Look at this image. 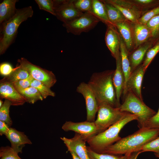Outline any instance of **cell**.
Segmentation results:
<instances>
[{"label":"cell","instance_id":"obj_16","mask_svg":"<svg viewBox=\"0 0 159 159\" xmlns=\"http://www.w3.org/2000/svg\"><path fill=\"white\" fill-rule=\"evenodd\" d=\"M0 96L1 98L10 101L13 106L22 105L26 102L25 99L15 89L12 83H0Z\"/></svg>","mask_w":159,"mask_h":159},{"label":"cell","instance_id":"obj_19","mask_svg":"<svg viewBox=\"0 0 159 159\" xmlns=\"http://www.w3.org/2000/svg\"><path fill=\"white\" fill-rule=\"evenodd\" d=\"M153 46L152 43L149 41L140 46L129 54L132 72L141 64L146 52Z\"/></svg>","mask_w":159,"mask_h":159},{"label":"cell","instance_id":"obj_43","mask_svg":"<svg viewBox=\"0 0 159 159\" xmlns=\"http://www.w3.org/2000/svg\"><path fill=\"white\" fill-rule=\"evenodd\" d=\"M10 127L5 122L0 121V135L6 136Z\"/></svg>","mask_w":159,"mask_h":159},{"label":"cell","instance_id":"obj_35","mask_svg":"<svg viewBox=\"0 0 159 159\" xmlns=\"http://www.w3.org/2000/svg\"><path fill=\"white\" fill-rule=\"evenodd\" d=\"M0 159H21L18 153L9 146H2L0 148Z\"/></svg>","mask_w":159,"mask_h":159},{"label":"cell","instance_id":"obj_32","mask_svg":"<svg viewBox=\"0 0 159 159\" xmlns=\"http://www.w3.org/2000/svg\"><path fill=\"white\" fill-rule=\"evenodd\" d=\"M105 1L130 10L137 15L139 19L143 15L142 13L131 2L130 0H105Z\"/></svg>","mask_w":159,"mask_h":159},{"label":"cell","instance_id":"obj_39","mask_svg":"<svg viewBox=\"0 0 159 159\" xmlns=\"http://www.w3.org/2000/svg\"><path fill=\"white\" fill-rule=\"evenodd\" d=\"M141 151L142 153L151 151L159 154V137L144 145Z\"/></svg>","mask_w":159,"mask_h":159},{"label":"cell","instance_id":"obj_12","mask_svg":"<svg viewBox=\"0 0 159 159\" xmlns=\"http://www.w3.org/2000/svg\"><path fill=\"white\" fill-rule=\"evenodd\" d=\"M145 72L142 64L132 72L125 84L122 93L124 96L128 91L130 90L140 99L143 100L141 87Z\"/></svg>","mask_w":159,"mask_h":159},{"label":"cell","instance_id":"obj_47","mask_svg":"<svg viewBox=\"0 0 159 159\" xmlns=\"http://www.w3.org/2000/svg\"><path fill=\"white\" fill-rule=\"evenodd\" d=\"M155 155L157 157L159 158V153H155Z\"/></svg>","mask_w":159,"mask_h":159},{"label":"cell","instance_id":"obj_8","mask_svg":"<svg viewBox=\"0 0 159 159\" xmlns=\"http://www.w3.org/2000/svg\"><path fill=\"white\" fill-rule=\"evenodd\" d=\"M100 21L89 12H85L73 20L62 25L68 33L80 35L93 29Z\"/></svg>","mask_w":159,"mask_h":159},{"label":"cell","instance_id":"obj_33","mask_svg":"<svg viewBox=\"0 0 159 159\" xmlns=\"http://www.w3.org/2000/svg\"><path fill=\"white\" fill-rule=\"evenodd\" d=\"M103 1L110 4L116 7L121 12L127 20L134 24L138 22L139 18L132 11L115 4L107 2L105 0Z\"/></svg>","mask_w":159,"mask_h":159},{"label":"cell","instance_id":"obj_28","mask_svg":"<svg viewBox=\"0 0 159 159\" xmlns=\"http://www.w3.org/2000/svg\"><path fill=\"white\" fill-rule=\"evenodd\" d=\"M130 0L142 13L143 15L148 11L159 6V0Z\"/></svg>","mask_w":159,"mask_h":159},{"label":"cell","instance_id":"obj_14","mask_svg":"<svg viewBox=\"0 0 159 159\" xmlns=\"http://www.w3.org/2000/svg\"><path fill=\"white\" fill-rule=\"evenodd\" d=\"M122 37L129 54L135 50L134 23L127 20L114 24Z\"/></svg>","mask_w":159,"mask_h":159},{"label":"cell","instance_id":"obj_23","mask_svg":"<svg viewBox=\"0 0 159 159\" xmlns=\"http://www.w3.org/2000/svg\"><path fill=\"white\" fill-rule=\"evenodd\" d=\"M120 50L122 67L125 78V84L132 72V71L128 57L129 52L125 43L121 36Z\"/></svg>","mask_w":159,"mask_h":159},{"label":"cell","instance_id":"obj_38","mask_svg":"<svg viewBox=\"0 0 159 159\" xmlns=\"http://www.w3.org/2000/svg\"><path fill=\"white\" fill-rule=\"evenodd\" d=\"M158 15H159V6L145 13L139 19L138 22L144 24H146L150 19Z\"/></svg>","mask_w":159,"mask_h":159},{"label":"cell","instance_id":"obj_44","mask_svg":"<svg viewBox=\"0 0 159 159\" xmlns=\"http://www.w3.org/2000/svg\"><path fill=\"white\" fill-rule=\"evenodd\" d=\"M141 153V151H138L132 153L129 159H137L138 155Z\"/></svg>","mask_w":159,"mask_h":159},{"label":"cell","instance_id":"obj_1","mask_svg":"<svg viewBox=\"0 0 159 159\" xmlns=\"http://www.w3.org/2000/svg\"><path fill=\"white\" fill-rule=\"evenodd\" d=\"M159 135V128L151 129L143 127L132 134L121 138L100 153L123 155L141 151L144 145Z\"/></svg>","mask_w":159,"mask_h":159},{"label":"cell","instance_id":"obj_3","mask_svg":"<svg viewBox=\"0 0 159 159\" xmlns=\"http://www.w3.org/2000/svg\"><path fill=\"white\" fill-rule=\"evenodd\" d=\"M137 119L135 115L127 113L107 129L88 139L87 142L89 146L94 151L100 153L121 139L119 133L126 124L133 120H137Z\"/></svg>","mask_w":159,"mask_h":159},{"label":"cell","instance_id":"obj_6","mask_svg":"<svg viewBox=\"0 0 159 159\" xmlns=\"http://www.w3.org/2000/svg\"><path fill=\"white\" fill-rule=\"evenodd\" d=\"M96 120L94 122L98 134L107 129L117 122L129 112L121 111L119 107L106 103L99 105Z\"/></svg>","mask_w":159,"mask_h":159},{"label":"cell","instance_id":"obj_18","mask_svg":"<svg viewBox=\"0 0 159 159\" xmlns=\"http://www.w3.org/2000/svg\"><path fill=\"white\" fill-rule=\"evenodd\" d=\"M115 60L116 68L114 71L112 80L117 102L120 106V99L124 88L125 80L122 67L120 54Z\"/></svg>","mask_w":159,"mask_h":159},{"label":"cell","instance_id":"obj_22","mask_svg":"<svg viewBox=\"0 0 159 159\" xmlns=\"http://www.w3.org/2000/svg\"><path fill=\"white\" fill-rule=\"evenodd\" d=\"M89 13L107 26L114 25L108 19L104 3L101 0H92L91 9Z\"/></svg>","mask_w":159,"mask_h":159},{"label":"cell","instance_id":"obj_29","mask_svg":"<svg viewBox=\"0 0 159 159\" xmlns=\"http://www.w3.org/2000/svg\"><path fill=\"white\" fill-rule=\"evenodd\" d=\"M87 152L90 159H129L131 154L116 155L96 153L87 146Z\"/></svg>","mask_w":159,"mask_h":159},{"label":"cell","instance_id":"obj_10","mask_svg":"<svg viewBox=\"0 0 159 159\" xmlns=\"http://www.w3.org/2000/svg\"><path fill=\"white\" fill-rule=\"evenodd\" d=\"M76 91L81 94L85 101L87 112V120L94 122L97 112L98 105L93 92L87 83L81 82L77 87Z\"/></svg>","mask_w":159,"mask_h":159},{"label":"cell","instance_id":"obj_46","mask_svg":"<svg viewBox=\"0 0 159 159\" xmlns=\"http://www.w3.org/2000/svg\"><path fill=\"white\" fill-rule=\"evenodd\" d=\"M3 102L1 100H0V108L3 105Z\"/></svg>","mask_w":159,"mask_h":159},{"label":"cell","instance_id":"obj_2","mask_svg":"<svg viewBox=\"0 0 159 159\" xmlns=\"http://www.w3.org/2000/svg\"><path fill=\"white\" fill-rule=\"evenodd\" d=\"M115 70H107L95 72L91 75L87 83L96 98L98 106L106 103L119 107L113 82Z\"/></svg>","mask_w":159,"mask_h":159},{"label":"cell","instance_id":"obj_45","mask_svg":"<svg viewBox=\"0 0 159 159\" xmlns=\"http://www.w3.org/2000/svg\"><path fill=\"white\" fill-rule=\"evenodd\" d=\"M68 151H69L71 154L72 159H80L72 151L69 150Z\"/></svg>","mask_w":159,"mask_h":159},{"label":"cell","instance_id":"obj_5","mask_svg":"<svg viewBox=\"0 0 159 159\" xmlns=\"http://www.w3.org/2000/svg\"><path fill=\"white\" fill-rule=\"evenodd\" d=\"M124 96L123 102L119 107L120 110L137 116L138 127L139 129L145 127L147 122L156 112L130 90L128 91Z\"/></svg>","mask_w":159,"mask_h":159},{"label":"cell","instance_id":"obj_11","mask_svg":"<svg viewBox=\"0 0 159 159\" xmlns=\"http://www.w3.org/2000/svg\"><path fill=\"white\" fill-rule=\"evenodd\" d=\"M65 132L72 131L80 135L86 140L98 134L94 122L87 120L80 122L66 121L62 126Z\"/></svg>","mask_w":159,"mask_h":159},{"label":"cell","instance_id":"obj_42","mask_svg":"<svg viewBox=\"0 0 159 159\" xmlns=\"http://www.w3.org/2000/svg\"><path fill=\"white\" fill-rule=\"evenodd\" d=\"M13 69L11 65L8 63L4 62L0 64V73L2 75L5 76L8 75Z\"/></svg>","mask_w":159,"mask_h":159},{"label":"cell","instance_id":"obj_20","mask_svg":"<svg viewBox=\"0 0 159 159\" xmlns=\"http://www.w3.org/2000/svg\"><path fill=\"white\" fill-rule=\"evenodd\" d=\"M134 36L135 50L149 41L151 37V32L146 24L138 22L134 24Z\"/></svg>","mask_w":159,"mask_h":159},{"label":"cell","instance_id":"obj_24","mask_svg":"<svg viewBox=\"0 0 159 159\" xmlns=\"http://www.w3.org/2000/svg\"><path fill=\"white\" fill-rule=\"evenodd\" d=\"M29 75L28 72L19 65L14 68L12 72L8 75L1 80L0 83H13L20 80L25 79Z\"/></svg>","mask_w":159,"mask_h":159},{"label":"cell","instance_id":"obj_30","mask_svg":"<svg viewBox=\"0 0 159 159\" xmlns=\"http://www.w3.org/2000/svg\"><path fill=\"white\" fill-rule=\"evenodd\" d=\"M12 105L11 102L5 99L0 108V121L5 122L9 127L12 124V120L9 116V108Z\"/></svg>","mask_w":159,"mask_h":159},{"label":"cell","instance_id":"obj_25","mask_svg":"<svg viewBox=\"0 0 159 159\" xmlns=\"http://www.w3.org/2000/svg\"><path fill=\"white\" fill-rule=\"evenodd\" d=\"M101 1L104 3L108 19L114 25L116 23L127 20L116 7L110 4Z\"/></svg>","mask_w":159,"mask_h":159},{"label":"cell","instance_id":"obj_26","mask_svg":"<svg viewBox=\"0 0 159 159\" xmlns=\"http://www.w3.org/2000/svg\"><path fill=\"white\" fill-rule=\"evenodd\" d=\"M26 100V102L34 104L38 100H42L43 98L35 88L30 87L18 92Z\"/></svg>","mask_w":159,"mask_h":159},{"label":"cell","instance_id":"obj_27","mask_svg":"<svg viewBox=\"0 0 159 159\" xmlns=\"http://www.w3.org/2000/svg\"><path fill=\"white\" fill-rule=\"evenodd\" d=\"M146 25L151 32V37L149 41L153 46L159 43V15L152 18Z\"/></svg>","mask_w":159,"mask_h":159},{"label":"cell","instance_id":"obj_40","mask_svg":"<svg viewBox=\"0 0 159 159\" xmlns=\"http://www.w3.org/2000/svg\"><path fill=\"white\" fill-rule=\"evenodd\" d=\"M34 79L30 75L26 78L15 82L12 84L18 92L30 87L31 83Z\"/></svg>","mask_w":159,"mask_h":159},{"label":"cell","instance_id":"obj_7","mask_svg":"<svg viewBox=\"0 0 159 159\" xmlns=\"http://www.w3.org/2000/svg\"><path fill=\"white\" fill-rule=\"evenodd\" d=\"M17 62L18 65L26 71L34 79L48 87H51L56 83V77L52 71L33 64L24 57L19 59Z\"/></svg>","mask_w":159,"mask_h":159},{"label":"cell","instance_id":"obj_34","mask_svg":"<svg viewBox=\"0 0 159 159\" xmlns=\"http://www.w3.org/2000/svg\"><path fill=\"white\" fill-rule=\"evenodd\" d=\"M159 52V43L153 46L148 50L142 64L145 71L153 59Z\"/></svg>","mask_w":159,"mask_h":159},{"label":"cell","instance_id":"obj_13","mask_svg":"<svg viewBox=\"0 0 159 159\" xmlns=\"http://www.w3.org/2000/svg\"><path fill=\"white\" fill-rule=\"evenodd\" d=\"M67 147L68 150L73 152L80 159H90L88 156L86 140L82 136L77 133L71 138L61 137Z\"/></svg>","mask_w":159,"mask_h":159},{"label":"cell","instance_id":"obj_41","mask_svg":"<svg viewBox=\"0 0 159 159\" xmlns=\"http://www.w3.org/2000/svg\"><path fill=\"white\" fill-rule=\"evenodd\" d=\"M145 127L151 129L159 128V108L158 112L148 121Z\"/></svg>","mask_w":159,"mask_h":159},{"label":"cell","instance_id":"obj_4","mask_svg":"<svg viewBox=\"0 0 159 159\" xmlns=\"http://www.w3.org/2000/svg\"><path fill=\"white\" fill-rule=\"evenodd\" d=\"M33 10L31 6L17 9L11 18L0 24V54H4L14 41L21 23L31 17Z\"/></svg>","mask_w":159,"mask_h":159},{"label":"cell","instance_id":"obj_9","mask_svg":"<svg viewBox=\"0 0 159 159\" xmlns=\"http://www.w3.org/2000/svg\"><path fill=\"white\" fill-rule=\"evenodd\" d=\"M73 0H54L55 16L63 22H69L82 15L84 13L74 6Z\"/></svg>","mask_w":159,"mask_h":159},{"label":"cell","instance_id":"obj_15","mask_svg":"<svg viewBox=\"0 0 159 159\" xmlns=\"http://www.w3.org/2000/svg\"><path fill=\"white\" fill-rule=\"evenodd\" d=\"M107 26L105 36V43L112 56L116 59L120 54V35L114 26Z\"/></svg>","mask_w":159,"mask_h":159},{"label":"cell","instance_id":"obj_37","mask_svg":"<svg viewBox=\"0 0 159 159\" xmlns=\"http://www.w3.org/2000/svg\"><path fill=\"white\" fill-rule=\"evenodd\" d=\"M39 9L55 16L53 0H35Z\"/></svg>","mask_w":159,"mask_h":159},{"label":"cell","instance_id":"obj_36","mask_svg":"<svg viewBox=\"0 0 159 159\" xmlns=\"http://www.w3.org/2000/svg\"><path fill=\"white\" fill-rule=\"evenodd\" d=\"M73 3L75 7L83 12H90L92 6V0H74Z\"/></svg>","mask_w":159,"mask_h":159},{"label":"cell","instance_id":"obj_31","mask_svg":"<svg viewBox=\"0 0 159 159\" xmlns=\"http://www.w3.org/2000/svg\"><path fill=\"white\" fill-rule=\"evenodd\" d=\"M30 86L36 88L43 99L46 98L48 96L54 97L55 95V93L51 90V88L34 79L32 82Z\"/></svg>","mask_w":159,"mask_h":159},{"label":"cell","instance_id":"obj_17","mask_svg":"<svg viewBox=\"0 0 159 159\" xmlns=\"http://www.w3.org/2000/svg\"><path fill=\"white\" fill-rule=\"evenodd\" d=\"M11 143V147L18 153H22V150L26 144H32L31 141L23 132L10 127L6 136Z\"/></svg>","mask_w":159,"mask_h":159},{"label":"cell","instance_id":"obj_21","mask_svg":"<svg viewBox=\"0 0 159 159\" xmlns=\"http://www.w3.org/2000/svg\"><path fill=\"white\" fill-rule=\"evenodd\" d=\"M17 0H4L0 4V24L7 21L15 14Z\"/></svg>","mask_w":159,"mask_h":159}]
</instances>
